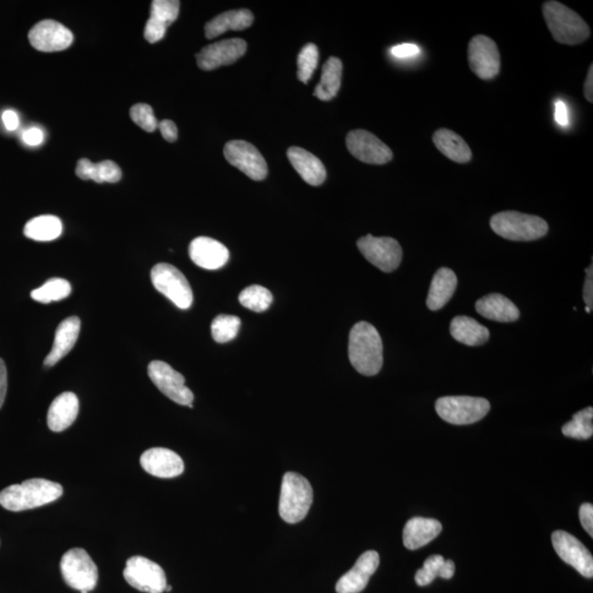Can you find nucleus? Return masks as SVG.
Wrapping results in <instances>:
<instances>
[{"instance_id":"15","label":"nucleus","mask_w":593,"mask_h":593,"mask_svg":"<svg viewBox=\"0 0 593 593\" xmlns=\"http://www.w3.org/2000/svg\"><path fill=\"white\" fill-rule=\"evenodd\" d=\"M552 543L560 559L574 567L586 578L593 577V557L578 538L565 531L553 533Z\"/></svg>"},{"instance_id":"7","label":"nucleus","mask_w":593,"mask_h":593,"mask_svg":"<svg viewBox=\"0 0 593 593\" xmlns=\"http://www.w3.org/2000/svg\"><path fill=\"white\" fill-rule=\"evenodd\" d=\"M152 284L163 296L170 299L176 307L187 310L192 307L194 295L186 277L175 266L160 263L151 271Z\"/></svg>"},{"instance_id":"27","label":"nucleus","mask_w":593,"mask_h":593,"mask_svg":"<svg viewBox=\"0 0 593 593\" xmlns=\"http://www.w3.org/2000/svg\"><path fill=\"white\" fill-rule=\"evenodd\" d=\"M457 284L456 274L453 270L446 268L438 270L433 277L431 287H429L427 306L432 312L442 309L446 303L454 296Z\"/></svg>"},{"instance_id":"40","label":"nucleus","mask_w":593,"mask_h":593,"mask_svg":"<svg viewBox=\"0 0 593 593\" xmlns=\"http://www.w3.org/2000/svg\"><path fill=\"white\" fill-rule=\"evenodd\" d=\"M445 562L440 555H433L424 562L423 567L418 569L416 574V582L418 586L426 587L432 584L437 577H439L440 569Z\"/></svg>"},{"instance_id":"47","label":"nucleus","mask_w":593,"mask_h":593,"mask_svg":"<svg viewBox=\"0 0 593 593\" xmlns=\"http://www.w3.org/2000/svg\"><path fill=\"white\" fill-rule=\"evenodd\" d=\"M7 385V368L5 362L0 358V409H2L5 398H6Z\"/></svg>"},{"instance_id":"24","label":"nucleus","mask_w":593,"mask_h":593,"mask_svg":"<svg viewBox=\"0 0 593 593\" xmlns=\"http://www.w3.org/2000/svg\"><path fill=\"white\" fill-rule=\"evenodd\" d=\"M288 159L304 182L312 186H320L326 178L323 163L310 152L292 146L287 152Z\"/></svg>"},{"instance_id":"30","label":"nucleus","mask_w":593,"mask_h":593,"mask_svg":"<svg viewBox=\"0 0 593 593\" xmlns=\"http://www.w3.org/2000/svg\"><path fill=\"white\" fill-rule=\"evenodd\" d=\"M433 143L448 159L465 164L471 160V150L461 135L449 129H439L433 134Z\"/></svg>"},{"instance_id":"9","label":"nucleus","mask_w":593,"mask_h":593,"mask_svg":"<svg viewBox=\"0 0 593 593\" xmlns=\"http://www.w3.org/2000/svg\"><path fill=\"white\" fill-rule=\"evenodd\" d=\"M357 248L369 263L385 273H391L401 264L402 249L393 238H375L368 234L357 241Z\"/></svg>"},{"instance_id":"36","label":"nucleus","mask_w":593,"mask_h":593,"mask_svg":"<svg viewBox=\"0 0 593 593\" xmlns=\"http://www.w3.org/2000/svg\"><path fill=\"white\" fill-rule=\"evenodd\" d=\"M238 302L244 308L252 310L254 312H264L273 302V295L265 287L253 285L249 286L240 293Z\"/></svg>"},{"instance_id":"29","label":"nucleus","mask_w":593,"mask_h":593,"mask_svg":"<svg viewBox=\"0 0 593 593\" xmlns=\"http://www.w3.org/2000/svg\"><path fill=\"white\" fill-rule=\"evenodd\" d=\"M450 334L457 342L468 346H481L491 337L486 326L466 315H459L451 321Z\"/></svg>"},{"instance_id":"42","label":"nucleus","mask_w":593,"mask_h":593,"mask_svg":"<svg viewBox=\"0 0 593 593\" xmlns=\"http://www.w3.org/2000/svg\"><path fill=\"white\" fill-rule=\"evenodd\" d=\"M579 518L585 531L590 537H593V505L591 503H584L579 509Z\"/></svg>"},{"instance_id":"32","label":"nucleus","mask_w":593,"mask_h":593,"mask_svg":"<svg viewBox=\"0 0 593 593\" xmlns=\"http://www.w3.org/2000/svg\"><path fill=\"white\" fill-rule=\"evenodd\" d=\"M63 225L56 216L45 215L34 217L26 222L25 236L37 242H50L61 237Z\"/></svg>"},{"instance_id":"16","label":"nucleus","mask_w":593,"mask_h":593,"mask_svg":"<svg viewBox=\"0 0 593 593\" xmlns=\"http://www.w3.org/2000/svg\"><path fill=\"white\" fill-rule=\"evenodd\" d=\"M74 41V36L67 26L54 20H43L29 32V42L40 52L67 50Z\"/></svg>"},{"instance_id":"20","label":"nucleus","mask_w":593,"mask_h":593,"mask_svg":"<svg viewBox=\"0 0 593 593\" xmlns=\"http://www.w3.org/2000/svg\"><path fill=\"white\" fill-rule=\"evenodd\" d=\"M189 257L199 268L216 270L227 265L230 253L219 241L211 238L199 237L190 243Z\"/></svg>"},{"instance_id":"33","label":"nucleus","mask_w":593,"mask_h":593,"mask_svg":"<svg viewBox=\"0 0 593 593\" xmlns=\"http://www.w3.org/2000/svg\"><path fill=\"white\" fill-rule=\"evenodd\" d=\"M343 64L340 58L332 57L323 65L321 80L314 90V96L320 101L334 100L341 89Z\"/></svg>"},{"instance_id":"2","label":"nucleus","mask_w":593,"mask_h":593,"mask_svg":"<svg viewBox=\"0 0 593 593\" xmlns=\"http://www.w3.org/2000/svg\"><path fill=\"white\" fill-rule=\"evenodd\" d=\"M62 494L63 487L59 483L34 478L0 492V505L13 513H20L54 503Z\"/></svg>"},{"instance_id":"6","label":"nucleus","mask_w":593,"mask_h":593,"mask_svg":"<svg viewBox=\"0 0 593 593\" xmlns=\"http://www.w3.org/2000/svg\"><path fill=\"white\" fill-rule=\"evenodd\" d=\"M435 410L446 422L455 426H467L485 418L491 411V404L487 399L478 397H443L435 404Z\"/></svg>"},{"instance_id":"17","label":"nucleus","mask_w":593,"mask_h":593,"mask_svg":"<svg viewBox=\"0 0 593 593\" xmlns=\"http://www.w3.org/2000/svg\"><path fill=\"white\" fill-rule=\"evenodd\" d=\"M247 42L242 39H228L206 46L196 58L199 69L214 70L236 63L246 54Z\"/></svg>"},{"instance_id":"39","label":"nucleus","mask_w":593,"mask_h":593,"mask_svg":"<svg viewBox=\"0 0 593 593\" xmlns=\"http://www.w3.org/2000/svg\"><path fill=\"white\" fill-rule=\"evenodd\" d=\"M132 122L146 132H154L159 128L154 109L148 103H137L130 111Z\"/></svg>"},{"instance_id":"3","label":"nucleus","mask_w":593,"mask_h":593,"mask_svg":"<svg viewBox=\"0 0 593 593\" xmlns=\"http://www.w3.org/2000/svg\"><path fill=\"white\" fill-rule=\"evenodd\" d=\"M543 17L555 41L576 46L590 37V28L580 16L555 0L543 4Z\"/></svg>"},{"instance_id":"19","label":"nucleus","mask_w":593,"mask_h":593,"mask_svg":"<svg viewBox=\"0 0 593 593\" xmlns=\"http://www.w3.org/2000/svg\"><path fill=\"white\" fill-rule=\"evenodd\" d=\"M140 464L150 475L159 478L177 477L182 475L185 470L181 456L164 448L145 450L141 456Z\"/></svg>"},{"instance_id":"25","label":"nucleus","mask_w":593,"mask_h":593,"mask_svg":"<svg viewBox=\"0 0 593 593\" xmlns=\"http://www.w3.org/2000/svg\"><path fill=\"white\" fill-rule=\"evenodd\" d=\"M477 312L497 323H514L520 318L518 307L509 298L500 293H491L476 302Z\"/></svg>"},{"instance_id":"48","label":"nucleus","mask_w":593,"mask_h":593,"mask_svg":"<svg viewBox=\"0 0 593 593\" xmlns=\"http://www.w3.org/2000/svg\"><path fill=\"white\" fill-rule=\"evenodd\" d=\"M3 122L8 132H15L19 127V117L14 111H6L3 113Z\"/></svg>"},{"instance_id":"41","label":"nucleus","mask_w":593,"mask_h":593,"mask_svg":"<svg viewBox=\"0 0 593 593\" xmlns=\"http://www.w3.org/2000/svg\"><path fill=\"white\" fill-rule=\"evenodd\" d=\"M391 54L397 58H411L420 54V48L412 43H404V45L396 46L391 48Z\"/></svg>"},{"instance_id":"44","label":"nucleus","mask_w":593,"mask_h":593,"mask_svg":"<svg viewBox=\"0 0 593 593\" xmlns=\"http://www.w3.org/2000/svg\"><path fill=\"white\" fill-rule=\"evenodd\" d=\"M555 122L562 127L569 126L568 108L563 101H557L556 103H555Z\"/></svg>"},{"instance_id":"14","label":"nucleus","mask_w":593,"mask_h":593,"mask_svg":"<svg viewBox=\"0 0 593 593\" xmlns=\"http://www.w3.org/2000/svg\"><path fill=\"white\" fill-rule=\"evenodd\" d=\"M346 146L354 157L366 164H387L394 157L393 151L366 130H353L348 133Z\"/></svg>"},{"instance_id":"45","label":"nucleus","mask_w":593,"mask_h":593,"mask_svg":"<svg viewBox=\"0 0 593 593\" xmlns=\"http://www.w3.org/2000/svg\"><path fill=\"white\" fill-rule=\"evenodd\" d=\"M160 132L168 143H175L178 138L176 124L171 121H163L159 124Z\"/></svg>"},{"instance_id":"51","label":"nucleus","mask_w":593,"mask_h":593,"mask_svg":"<svg viewBox=\"0 0 593 593\" xmlns=\"http://www.w3.org/2000/svg\"><path fill=\"white\" fill-rule=\"evenodd\" d=\"M171 590H172V587L171 586H166L165 591L170 592Z\"/></svg>"},{"instance_id":"37","label":"nucleus","mask_w":593,"mask_h":593,"mask_svg":"<svg viewBox=\"0 0 593 593\" xmlns=\"http://www.w3.org/2000/svg\"><path fill=\"white\" fill-rule=\"evenodd\" d=\"M240 328V318L236 315L220 314L212 321L211 334L217 343H227L236 339Z\"/></svg>"},{"instance_id":"21","label":"nucleus","mask_w":593,"mask_h":593,"mask_svg":"<svg viewBox=\"0 0 593 593\" xmlns=\"http://www.w3.org/2000/svg\"><path fill=\"white\" fill-rule=\"evenodd\" d=\"M181 3L177 0H154L151 6V16L144 28L145 40L156 43L166 35V30L175 23Z\"/></svg>"},{"instance_id":"26","label":"nucleus","mask_w":593,"mask_h":593,"mask_svg":"<svg viewBox=\"0 0 593 593\" xmlns=\"http://www.w3.org/2000/svg\"><path fill=\"white\" fill-rule=\"evenodd\" d=\"M443 526L435 519L413 518L407 522L404 529V544L410 551L428 545L439 535Z\"/></svg>"},{"instance_id":"4","label":"nucleus","mask_w":593,"mask_h":593,"mask_svg":"<svg viewBox=\"0 0 593 593\" xmlns=\"http://www.w3.org/2000/svg\"><path fill=\"white\" fill-rule=\"evenodd\" d=\"M313 502V491L306 478L297 472H286L282 477L279 513L290 524L306 518Z\"/></svg>"},{"instance_id":"28","label":"nucleus","mask_w":593,"mask_h":593,"mask_svg":"<svg viewBox=\"0 0 593 593\" xmlns=\"http://www.w3.org/2000/svg\"><path fill=\"white\" fill-rule=\"evenodd\" d=\"M254 16L248 9L231 10L217 16L206 25L205 34L208 39L226 34L227 31H240L253 25Z\"/></svg>"},{"instance_id":"22","label":"nucleus","mask_w":593,"mask_h":593,"mask_svg":"<svg viewBox=\"0 0 593 593\" xmlns=\"http://www.w3.org/2000/svg\"><path fill=\"white\" fill-rule=\"evenodd\" d=\"M79 401L73 393H63L57 397L48 411V426L53 432H62L75 422L79 416Z\"/></svg>"},{"instance_id":"12","label":"nucleus","mask_w":593,"mask_h":593,"mask_svg":"<svg viewBox=\"0 0 593 593\" xmlns=\"http://www.w3.org/2000/svg\"><path fill=\"white\" fill-rule=\"evenodd\" d=\"M225 157L238 170L253 181H264L269 174L268 164L259 151L247 141H230L225 146Z\"/></svg>"},{"instance_id":"5","label":"nucleus","mask_w":593,"mask_h":593,"mask_svg":"<svg viewBox=\"0 0 593 593\" xmlns=\"http://www.w3.org/2000/svg\"><path fill=\"white\" fill-rule=\"evenodd\" d=\"M491 227L499 237L515 242H529L544 238L547 222L537 216L518 211H503L492 217Z\"/></svg>"},{"instance_id":"1","label":"nucleus","mask_w":593,"mask_h":593,"mask_svg":"<svg viewBox=\"0 0 593 593\" xmlns=\"http://www.w3.org/2000/svg\"><path fill=\"white\" fill-rule=\"evenodd\" d=\"M348 357L352 366L364 376H375L384 364L382 337L371 323L362 321L353 326L348 340Z\"/></svg>"},{"instance_id":"10","label":"nucleus","mask_w":593,"mask_h":593,"mask_svg":"<svg viewBox=\"0 0 593 593\" xmlns=\"http://www.w3.org/2000/svg\"><path fill=\"white\" fill-rule=\"evenodd\" d=\"M123 577L130 586L146 593H163L167 586L161 566L143 556L128 559Z\"/></svg>"},{"instance_id":"23","label":"nucleus","mask_w":593,"mask_h":593,"mask_svg":"<svg viewBox=\"0 0 593 593\" xmlns=\"http://www.w3.org/2000/svg\"><path fill=\"white\" fill-rule=\"evenodd\" d=\"M80 324L79 317H70L59 323L56 337H54L52 351L46 357L45 366L52 367L56 365L72 351L79 339Z\"/></svg>"},{"instance_id":"35","label":"nucleus","mask_w":593,"mask_h":593,"mask_svg":"<svg viewBox=\"0 0 593 593\" xmlns=\"http://www.w3.org/2000/svg\"><path fill=\"white\" fill-rule=\"evenodd\" d=\"M593 409L592 407L586 408V409L577 412L573 417V420L566 423L562 429L565 437L588 439L593 434Z\"/></svg>"},{"instance_id":"38","label":"nucleus","mask_w":593,"mask_h":593,"mask_svg":"<svg viewBox=\"0 0 593 593\" xmlns=\"http://www.w3.org/2000/svg\"><path fill=\"white\" fill-rule=\"evenodd\" d=\"M319 50L313 43H309L303 47L298 57V79L302 83L307 84L312 78L315 69L318 67Z\"/></svg>"},{"instance_id":"49","label":"nucleus","mask_w":593,"mask_h":593,"mask_svg":"<svg viewBox=\"0 0 593 593\" xmlns=\"http://www.w3.org/2000/svg\"><path fill=\"white\" fill-rule=\"evenodd\" d=\"M584 94L586 100L590 103L593 102V65H590L584 86Z\"/></svg>"},{"instance_id":"8","label":"nucleus","mask_w":593,"mask_h":593,"mask_svg":"<svg viewBox=\"0 0 593 593\" xmlns=\"http://www.w3.org/2000/svg\"><path fill=\"white\" fill-rule=\"evenodd\" d=\"M61 573L64 581L81 593L94 590L98 582L97 566L83 548H72L63 555Z\"/></svg>"},{"instance_id":"11","label":"nucleus","mask_w":593,"mask_h":593,"mask_svg":"<svg viewBox=\"0 0 593 593\" xmlns=\"http://www.w3.org/2000/svg\"><path fill=\"white\" fill-rule=\"evenodd\" d=\"M149 376L167 398L181 406L194 408V394L186 385L181 373H178L167 363L154 361L148 367Z\"/></svg>"},{"instance_id":"31","label":"nucleus","mask_w":593,"mask_h":593,"mask_svg":"<svg viewBox=\"0 0 593 593\" xmlns=\"http://www.w3.org/2000/svg\"><path fill=\"white\" fill-rule=\"evenodd\" d=\"M76 175L83 181L101 183H118L122 177L121 167L112 161H103L94 164L87 159H81L76 167Z\"/></svg>"},{"instance_id":"46","label":"nucleus","mask_w":593,"mask_h":593,"mask_svg":"<svg viewBox=\"0 0 593 593\" xmlns=\"http://www.w3.org/2000/svg\"><path fill=\"white\" fill-rule=\"evenodd\" d=\"M587 279L585 281L584 287V301L587 304V307H589L592 310L593 304V268L592 264L590 268L586 270Z\"/></svg>"},{"instance_id":"18","label":"nucleus","mask_w":593,"mask_h":593,"mask_svg":"<svg viewBox=\"0 0 593 593\" xmlns=\"http://www.w3.org/2000/svg\"><path fill=\"white\" fill-rule=\"evenodd\" d=\"M379 554L367 551L357 559L355 565L337 581L335 590L337 593H360L368 585L371 577L379 567Z\"/></svg>"},{"instance_id":"43","label":"nucleus","mask_w":593,"mask_h":593,"mask_svg":"<svg viewBox=\"0 0 593 593\" xmlns=\"http://www.w3.org/2000/svg\"><path fill=\"white\" fill-rule=\"evenodd\" d=\"M45 139V134L40 128H29L23 132V141L26 145H40Z\"/></svg>"},{"instance_id":"52","label":"nucleus","mask_w":593,"mask_h":593,"mask_svg":"<svg viewBox=\"0 0 593 593\" xmlns=\"http://www.w3.org/2000/svg\"><path fill=\"white\" fill-rule=\"evenodd\" d=\"M586 312H587L588 313H590V312H592V310H591L589 307H586Z\"/></svg>"},{"instance_id":"13","label":"nucleus","mask_w":593,"mask_h":593,"mask_svg":"<svg viewBox=\"0 0 593 593\" xmlns=\"http://www.w3.org/2000/svg\"><path fill=\"white\" fill-rule=\"evenodd\" d=\"M468 62L478 78L482 79L496 78L502 67L496 42L482 35L473 37L468 45Z\"/></svg>"},{"instance_id":"50","label":"nucleus","mask_w":593,"mask_h":593,"mask_svg":"<svg viewBox=\"0 0 593 593\" xmlns=\"http://www.w3.org/2000/svg\"><path fill=\"white\" fill-rule=\"evenodd\" d=\"M455 574V564L453 560H445L442 569H440V574L439 577L440 578L443 579H450L453 578V576Z\"/></svg>"},{"instance_id":"34","label":"nucleus","mask_w":593,"mask_h":593,"mask_svg":"<svg viewBox=\"0 0 593 593\" xmlns=\"http://www.w3.org/2000/svg\"><path fill=\"white\" fill-rule=\"evenodd\" d=\"M72 292V286L63 279L48 280L45 285L31 292V298L41 303L63 301Z\"/></svg>"}]
</instances>
